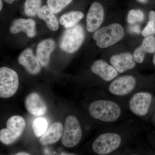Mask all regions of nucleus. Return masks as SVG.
Returning a JSON list of instances; mask_svg holds the SVG:
<instances>
[{"instance_id": "7ed1b4c3", "label": "nucleus", "mask_w": 155, "mask_h": 155, "mask_svg": "<svg viewBox=\"0 0 155 155\" xmlns=\"http://www.w3.org/2000/svg\"><path fill=\"white\" fill-rule=\"evenodd\" d=\"M113 96L124 99L141 91H155V79L125 74L117 76L102 88Z\"/></svg>"}, {"instance_id": "f8f14e48", "label": "nucleus", "mask_w": 155, "mask_h": 155, "mask_svg": "<svg viewBox=\"0 0 155 155\" xmlns=\"http://www.w3.org/2000/svg\"><path fill=\"white\" fill-rule=\"evenodd\" d=\"M104 11L100 3H93L87 13L86 27L89 32H93L98 29L104 21Z\"/></svg>"}, {"instance_id": "c85d7f7f", "label": "nucleus", "mask_w": 155, "mask_h": 155, "mask_svg": "<svg viewBox=\"0 0 155 155\" xmlns=\"http://www.w3.org/2000/svg\"><path fill=\"white\" fill-rule=\"evenodd\" d=\"M16 155H30V154L28 153H26V152H19L18 153H17V154H16Z\"/></svg>"}, {"instance_id": "5701e85b", "label": "nucleus", "mask_w": 155, "mask_h": 155, "mask_svg": "<svg viewBox=\"0 0 155 155\" xmlns=\"http://www.w3.org/2000/svg\"><path fill=\"white\" fill-rule=\"evenodd\" d=\"M73 0H47L48 7L54 14H57L72 2Z\"/></svg>"}, {"instance_id": "a878e982", "label": "nucleus", "mask_w": 155, "mask_h": 155, "mask_svg": "<svg viewBox=\"0 0 155 155\" xmlns=\"http://www.w3.org/2000/svg\"><path fill=\"white\" fill-rule=\"evenodd\" d=\"M147 140L149 145L153 151L155 155V130H150L147 133Z\"/></svg>"}, {"instance_id": "a211bd4d", "label": "nucleus", "mask_w": 155, "mask_h": 155, "mask_svg": "<svg viewBox=\"0 0 155 155\" xmlns=\"http://www.w3.org/2000/svg\"><path fill=\"white\" fill-rule=\"evenodd\" d=\"M64 128L59 122L53 123L39 140L41 145L45 146L57 142L62 137Z\"/></svg>"}, {"instance_id": "cd10ccee", "label": "nucleus", "mask_w": 155, "mask_h": 155, "mask_svg": "<svg viewBox=\"0 0 155 155\" xmlns=\"http://www.w3.org/2000/svg\"><path fill=\"white\" fill-rule=\"evenodd\" d=\"M5 2L8 3V4H12L14 3V2L16 1H18V0H4Z\"/></svg>"}, {"instance_id": "6ab92c4d", "label": "nucleus", "mask_w": 155, "mask_h": 155, "mask_svg": "<svg viewBox=\"0 0 155 155\" xmlns=\"http://www.w3.org/2000/svg\"><path fill=\"white\" fill-rule=\"evenodd\" d=\"M37 15L39 19L45 22L47 26L50 30L52 31L58 30L59 28L58 20L48 5L41 6L38 11Z\"/></svg>"}, {"instance_id": "aec40b11", "label": "nucleus", "mask_w": 155, "mask_h": 155, "mask_svg": "<svg viewBox=\"0 0 155 155\" xmlns=\"http://www.w3.org/2000/svg\"><path fill=\"white\" fill-rule=\"evenodd\" d=\"M84 14L80 11H75L62 15L60 19V23L65 28H68L75 26L83 19Z\"/></svg>"}, {"instance_id": "f3484780", "label": "nucleus", "mask_w": 155, "mask_h": 155, "mask_svg": "<svg viewBox=\"0 0 155 155\" xmlns=\"http://www.w3.org/2000/svg\"><path fill=\"white\" fill-rule=\"evenodd\" d=\"M10 31L11 33L14 34L23 31L28 37L33 38L36 34L35 22L31 19H17L12 23Z\"/></svg>"}, {"instance_id": "423d86ee", "label": "nucleus", "mask_w": 155, "mask_h": 155, "mask_svg": "<svg viewBox=\"0 0 155 155\" xmlns=\"http://www.w3.org/2000/svg\"><path fill=\"white\" fill-rule=\"evenodd\" d=\"M124 35L123 27L118 23H113L97 30L93 35L97 46L101 48L111 46L120 41Z\"/></svg>"}, {"instance_id": "c756f323", "label": "nucleus", "mask_w": 155, "mask_h": 155, "mask_svg": "<svg viewBox=\"0 0 155 155\" xmlns=\"http://www.w3.org/2000/svg\"><path fill=\"white\" fill-rule=\"evenodd\" d=\"M137 1H138L139 2L145 4L148 2L149 0H137Z\"/></svg>"}, {"instance_id": "f03ea898", "label": "nucleus", "mask_w": 155, "mask_h": 155, "mask_svg": "<svg viewBox=\"0 0 155 155\" xmlns=\"http://www.w3.org/2000/svg\"><path fill=\"white\" fill-rule=\"evenodd\" d=\"M87 110L90 117L101 126L131 118L124 100L109 94L103 89L101 96L90 103Z\"/></svg>"}, {"instance_id": "f257e3e1", "label": "nucleus", "mask_w": 155, "mask_h": 155, "mask_svg": "<svg viewBox=\"0 0 155 155\" xmlns=\"http://www.w3.org/2000/svg\"><path fill=\"white\" fill-rule=\"evenodd\" d=\"M140 120L130 118L101 126V132L92 143L93 152L98 155H119L146 130Z\"/></svg>"}, {"instance_id": "dca6fc26", "label": "nucleus", "mask_w": 155, "mask_h": 155, "mask_svg": "<svg viewBox=\"0 0 155 155\" xmlns=\"http://www.w3.org/2000/svg\"><path fill=\"white\" fill-rule=\"evenodd\" d=\"M155 52V38L153 36L146 37L143 41L140 46L134 50L133 56L137 64H143L147 54Z\"/></svg>"}, {"instance_id": "9b49d317", "label": "nucleus", "mask_w": 155, "mask_h": 155, "mask_svg": "<svg viewBox=\"0 0 155 155\" xmlns=\"http://www.w3.org/2000/svg\"><path fill=\"white\" fill-rule=\"evenodd\" d=\"M109 63L119 74L133 70L137 65L133 55L129 53H121L113 55L109 59Z\"/></svg>"}, {"instance_id": "bb28decb", "label": "nucleus", "mask_w": 155, "mask_h": 155, "mask_svg": "<svg viewBox=\"0 0 155 155\" xmlns=\"http://www.w3.org/2000/svg\"><path fill=\"white\" fill-rule=\"evenodd\" d=\"M149 122H150L153 125L155 130V110L152 116L151 117L150 119Z\"/></svg>"}, {"instance_id": "393cba45", "label": "nucleus", "mask_w": 155, "mask_h": 155, "mask_svg": "<svg viewBox=\"0 0 155 155\" xmlns=\"http://www.w3.org/2000/svg\"><path fill=\"white\" fill-rule=\"evenodd\" d=\"M144 18V14L140 10H131L127 16V21L129 24H134L137 22H142Z\"/></svg>"}, {"instance_id": "0eeeda50", "label": "nucleus", "mask_w": 155, "mask_h": 155, "mask_svg": "<svg viewBox=\"0 0 155 155\" xmlns=\"http://www.w3.org/2000/svg\"><path fill=\"white\" fill-rule=\"evenodd\" d=\"M25 125V119L22 116H12L7 121V128L0 130V141L7 145L14 143L23 133Z\"/></svg>"}, {"instance_id": "1a4fd4ad", "label": "nucleus", "mask_w": 155, "mask_h": 155, "mask_svg": "<svg viewBox=\"0 0 155 155\" xmlns=\"http://www.w3.org/2000/svg\"><path fill=\"white\" fill-rule=\"evenodd\" d=\"M19 78L17 72L6 67L0 69V97L8 98L14 96L19 87Z\"/></svg>"}, {"instance_id": "2eb2a0df", "label": "nucleus", "mask_w": 155, "mask_h": 155, "mask_svg": "<svg viewBox=\"0 0 155 155\" xmlns=\"http://www.w3.org/2000/svg\"><path fill=\"white\" fill-rule=\"evenodd\" d=\"M55 47V42L51 39L44 40L38 45L36 56L42 67H47L48 65L51 54L54 50Z\"/></svg>"}, {"instance_id": "4468645a", "label": "nucleus", "mask_w": 155, "mask_h": 155, "mask_svg": "<svg viewBox=\"0 0 155 155\" xmlns=\"http://www.w3.org/2000/svg\"><path fill=\"white\" fill-rule=\"evenodd\" d=\"M18 62L31 75H36L41 70L40 63L31 49H26L21 53L18 58Z\"/></svg>"}, {"instance_id": "412c9836", "label": "nucleus", "mask_w": 155, "mask_h": 155, "mask_svg": "<svg viewBox=\"0 0 155 155\" xmlns=\"http://www.w3.org/2000/svg\"><path fill=\"white\" fill-rule=\"evenodd\" d=\"M42 0H25L24 11L26 16L32 17L36 16L41 8Z\"/></svg>"}, {"instance_id": "20e7f679", "label": "nucleus", "mask_w": 155, "mask_h": 155, "mask_svg": "<svg viewBox=\"0 0 155 155\" xmlns=\"http://www.w3.org/2000/svg\"><path fill=\"white\" fill-rule=\"evenodd\" d=\"M123 99L131 115L140 121L149 122L155 110L154 92L141 91Z\"/></svg>"}, {"instance_id": "6e6552de", "label": "nucleus", "mask_w": 155, "mask_h": 155, "mask_svg": "<svg viewBox=\"0 0 155 155\" xmlns=\"http://www.w3.org/2000/svg\"><path fill=\"white\" fill-rule=\"evenodd\" d=\"M83 28L77 25L65 31L60 41L61 49L69 54L75 52L82 45L84 40Z\"/></svg>"}, {"instance_id": "7c9ffc66", "label": "nucleus", "mask_w": 155, "mask_h": 155, "mask_svg": "<svg viewBox=\"0 0 155 155\" xmlns=\"http://www.w3.org/2000/svg\"><path fill=\"white\" fill-rule=\"evenodd\" d=\"M3 8V2L2 0H0V10L2 11Z\"/></svg>"}, {"instance_id": "39448f33", "label": "nucleus", "mask_w": 155, "mask_h": 155, "mask_svg": "<svg viewBox=\"0 0 155 155\" xmlns=\"http://www.w3.org/2000/svg\"><path fill=\"white\" fill-rule=\"evenodd\" d=\"M83 136L81 122L77 116L69 115L66 118L61 142L64 147L72 148L80 143Z\"/></svg>"}, {"instance_id": "2f4dec72", "label": "nucleus", "mask_w": 155, "mask_h": 155, "mask_svg": "<svg viewBox=\"0 0 155 155\" xmlns=\"http://www.w3.org/2000/svg\"><path fill=\"white\" fill-rule=\"evenodd\" d=\"M152 62L153 65L154 67H155V52L153 58Z\"/></svg>"}, {"instance_id": "9d476101", "label": "nucleus", "mask_w": 155, "mask_h": 155, "mask_svg": "<svg viewBox=\"0 0 155 155\" xmlns=\"http://www.w3.org/2000/svg\"><path fill=\"white\" fill-rule=\"evenodd\" d=\"M92 73L102 79L107 84L114 80L119 73L107 62L104 60L96 61L91 67Z\"/></svg>"}, {"instance_id": "4be33fe9", "label": "nucleus", "mask_w": 155, "mask_h": 155, "mask_svg": "<svg viewBox=\"0 0 155 155\" xmlns=\"http://www.w3.org/2000/svg\"><path fill=\"white\" fill-rule=\"evenodd\" d=\"M48 125L47 121L45 118H38L35 119L32 123V128L35 136L41 137L46 131Z\"/></svg>"}, {"instance_id": "b1692460", "label": "nucleus", "mask_w": 155, "mask_h": 155, "mask_svg": "<svg viewBox=\"0 0 155 155\" xmlns=\"http://www.w3.org/2000/svg\"><path fill=\"white\" fill-rule=\"evenodd\" d=\"M149 21L143 30L142 35L144 37L151 36L155 34V12L150 11L149 14Z\"/></svg>"}, {"instance_id": "ddd939ff", "label": "nucleus", "mask_w": 155, "mask_h": 155, "mask_svg": "<svg viewBox=\"0 0 155 155\" xmlns=\"http://www.w3.org/2000/svg\"><path fill=\"white\" fill-rule=\"evenodd\" d=\"M25 105L28 113L34 116H42L47 110L45 103L36 93H32L27 96L25 98Z\"/></svg>"}]
</instances>
